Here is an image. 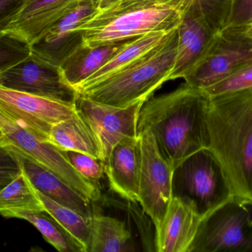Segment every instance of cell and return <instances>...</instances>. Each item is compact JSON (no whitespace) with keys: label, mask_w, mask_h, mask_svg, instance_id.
I'll list each match as a JSON object with an SVG mask.
<instances>
[{"label":"cell","mask_w":252,"mask_h":252,"mask_svg":"<svg viewBox=\"0 0 252 252\" xmlns=\"http://www.w3.org/2000/svg\"><path fill=\"white\" fill-rule=\"evenodd\" d=\"M209 99L204 90L185 82L170 93L150 98L139 111L137 133L149 130L175 170L185 159L208 147Z\"/></svg>","instance_id":"cell-1"},{"label":"cell","mask_w":252,"mask_h":252,"mask_svg":"<svg viewBox=\"0 0 252 252\" xmlns=\"http://www.w3.org/2000/svg\"><path fill=\"white\" fill-rule=\"evenodd\" d=\"M208 147L234 198L252 202V88L210 96Z\"/></svg>","instance_id":"cell-2"},{"label":"cell","mask_w":252,"mask_h":252,"mask_svg":"<svg viewBox=\"0 0 252 252\" xmlns=\"http://www.w3.org/2000/svg\"><path fill=\"white\" fill-rule=\"evenodd\" d=\"M189 7L174 3L99 0L97 11L78 29L82 31L85 47L123 42L147 33L177 28Z\"/></svg>","instance_id":"cell-3"},{"label":"cell","mask_w":252,"mask_h":252,"mask_svg":"<svg viewBox=\"0 0 252 252\" xmlns=\"http://www.w3.org/2000/svg\"><path fill=\"white\" fill-rule=\"evenodd\" d=\"M178 28L158 47L137 62L77 94L121 108L146 102L169 81L177 53Z\"/></svg>","instance_id":"cell-4"},{"label":"cell","mask_w":252,"mask_h":252,"mask_svg":"<svg viewBox=\"0 0 252 252\" xmlns=\"http://www.w3.org/2000/svg\"><path fill=\"white\" fill-rule=\"evenodd\" d=\"M1 145L56 175L83 197L93 202L101 196L97 183L85 179L75 170L64 151L48 142L40 140L0 108Z\"/></svg>","instance_id":"cell-5"},{"label":"cell","mask_w":252,"mask_h":252,"mask_svg":"<svg viewBox=\"0 0 252 252\" xmlns=\"http://www.w3.org/2000/svg\"><path fill=\"white\" fill-rule=\"evenodd\" d=\"M173 189V195L194 201L205 217L234 198L220 165L207 149L176 167Z\"/></svg>","instance_id":"cell-6"},{"label":"cell","mask_w":252,"mask_h":252,"mask_svg":"<svg viewBox=\"0 0 252 252\" xmlns=\"http://www.w3.org/2000/svg\"><path fill=\"white\" fill-rule=\"evenodd\" d=\"M252 252V202L232 198L204 217L189 252Z\"/></svg>","instance_id":"cell-7"},{"label":"cell","mask_w":252,"mask_h":252,"mask_svg":"<svg viewBox=\"0 0 252 252\" xmlns=\"http://www.w3.org/2000/svg\"><path fill=\"white\" fill-rule=\"evenodd\" d=\"M140 146L139 204L158 230L173 197V170L149 130L138 133Z\"/></svg>","instance_id":"cell-8"},{"label":"cell","mask_w":252,"mask_h":252,"mask_svg":"<svg viewBox=\"0 0 252 252\" xmlns=\"http://www.w3.org/2000/svg\"><path fill=\"white\" fill-rule=\"evenodd\" d=\"M251 62L252 41L222 30L183 78L189 85L205 90Z\"/></svg>","instance_id":"cell-9"},{"label":"cell","mask_w":252,"mask_h":252,"mask_svg":"<svg viewBox=\"0 0 252 252\" xmlns=\"http://www.w3.org/2000/svg\"><path fill=\"white\" fill-rule=\"evenodd\" d=\"M0 108L41 141L48 142L52 127L78 112L76 102L56 100L0 86Z\"/></svg>","instance_id":"cell-10"},{"label":"cell","mask_w":252,"mask_h":252,"mask_svg":"<svg viewBox=\"0 0 252 252\" xmlns=\"http://www.w3.org/2000/svg\"><path fill=\"white\" fill-rule=\"evenodd\" d=\"M0 86L16 91L56 100H75L77 92L54 66L31 53L28 57L0 72Z\"/></svg>","instance_id":"cell-11"},{"label":"cell","mask_w":252,"mask_h":252,"mask_svg":"<svg viewBox=\"0 0 252 252\" xmlns=\"http://www.w3.org/2000/svg\"><path fill=\"white\" fill-rule=\"evenodd\" d=\"M77 107L97 136L106 163L113 148L127 137H137L139 111L145 102L121 108L77 95Z\"/></svg>","instance_id":"cell-12"},{"label":"cell","mask_w":252,"mask_h":252,"mask_svg":"<svg viewBox=\"0 0 252 252\" xmlns=\"http://www.w3.org/2000/svg\"><path fill=\"white\" fill-rule=\"evenodd\" d=\"M99 0H87L58 21L45 34L31 45V53L56 67L83 45V33L78 27L97 11Z\"/></svg>","instance_id":"cell-13"},{"label":"cell","mask_w":252,"mask_h":252,"mask_svg":"<svg viewBox=\"0 0 252 252\" xmlns=\"http://www.w3.org/2000/svg\"><path fill=\"white\" fill-rule=\"evenodd\" d=\"M219 33L200 4L191 5L178 28L177 53L169 81L183 78L207 52Z\"/></svg>","instance_id":"cell-14"},{"label":"cell","mask_w":252,"mask_h":252,"mask_svg":"<svg viewBox=\"0 0 252 252\" xmlns=\"http://www.w3.org/2000/svg\"><path fill=\"white\" fill-rule=\"evenodd\" d=\"M204 217L194 201L173 195L156 232V251L189 252Z\"/></svg>","instance_id":"cell-15"},{"label":"cell","mask_w":252,"mask_h":252,"mask_svg":"<svg viewBox=\"0 0 252 252\" xmlns=\"http://www.w3.org/2000/svg\"><path fill=\"white\" fill-rule=\"evenodd\" d=\"M87 0H24L3 32L10 33L30 45L58 21Z\"/></svg>","instance_id":"cell-16"},{"label":"cell","mask_w":252,"mask_h":252,"mask_svg":"<svg viewBox=\"0 0 252 252\" xmlns=\"http://www.w3.org/2000/svg\"><path fill=\"white\" fill-rule=\"evenodd\" d=\"M140 167L139 136L126 138L113 148L104 164L111 189L124 199L139 202Z\"/></svg>","instance_id":"cell-17"},{"label":"cell","mask_w":252,"mask_h":252,"mask_svg":"<svg viewBox=\"0 0 252 252\" xmlns=\"http://www.w3.org/2000/svg\"><path fill=\"white\" fill-rule=\"evenodd\" d=\"M17 155L24 174L37 191L58 204L72 209L86 217H92L93 209L91 208V201L42 166Z\"/></svg>","instance_id":"cell-18"},{"label":"cell","mask_w":252,"mask_h":252,"mask_svg":"<svg viewBox=\"0 0 252 252\" xmlns=\"http://www.w3.org/2000/svg\"><path fill=\"white\" fill-rule=\"evenodd\" d=\"M173 30L147 33L126 41L103 67L78 85L75 90L78 92L93 87L126 69L158 47Z\"/></svg>","instance_id":"cell-19"},{"label":"cell","mask_w":252,"mask_h":252,"mask_svg":"<svg viewBox=\"0 0 252 252\" xmlns=\"http://www.w3.org/2000/svg\"><path fill=\"white\" fill-rule=\"evenodd\" d=\"M48 142L61 150L83 152L103 161L97 136L79 109L72 118L52 127Z\"/></svg>","instance_id":"cell-20"},{"label":"cell","mask_w":252,"mask_h":252,"mask_svg":"<svg viewBox=\"0 0 252 252\" xmlns=\"http://www.w3.org/2000/svg\"><path fill=\"white\" fill-rule=\"evenodd\" d=\"M124 42L96 47L81 46L59 67L65 82L75 90L78 85L103 67Z\"/></svg>","instance_id":"cell-21"},{"label":"cell","mask_w":252,"mask_h":252,"mask_svg":"<svg viewBox=\"0 0 252 252\" xmlns=\"http://www.w3.org/2000/svg\"><path fill=\"white\" fill-rule=\"evenodd\" d=\"M131 243V234L125 222L100 214L96 209H93L88 252L134 251Z\"/></svg>","instance_id":"cell-22"},{"label":"cell","mask_w":252,"mask_h":252,"mask_svg":"<svg viewBox=\"0 0 252 252\" xmlns=\"http://www.w3.org/2000/svg\"><path fill=\"white\" fill-rule=\"evenodd\" d=\"M7 218L26 220L42 235L45 241L60 252H84L82 247L45 211H16L9 213Z\"/></svg>","instance_id":"cell-23"},{"label":"cell","mask_w":252,"mask_h":252,"mask_svg":"<svg viewBox=\"0 0 252 252\" xmlns=\"http://www.w3.org/2000/svg\"><path fill=\"white\" fill-rule=\"evenodd\" d=\"M35 191L45 212L56 219V221L82 247L84 252H88L91 239L92 217H86L72 209L58 204L36 189Z\"/></svg>","instance_id":"cell-24"},{"label":"cell","mask_w":252,"mask_h":252,"mask_svg":"<svg viewBox=\"0 0 252 252\" xmlns=\"http://www.w3.org/2000/svg\"><path fill=\"white\" fill-rule=\"evenodd\" d=\"M16 211H45L35 188L24 173L0 192V215Z\"/></svg>","instance_id":"cell-25"},{"label":"cell","mask_w":252,"mask_h":252,"mask_svg":"<svg viewBox=\"0 0 252 252\" xmlns=\"http://www.w3.org/2000/svg\"><path fill=\"white\" fill-rule=\"evenodd\" d=\"M128 2H158L185 4L191 6L198 4L216 31H221L230 10L232 0H123Z\"/></svg>","instance_id":"cell-26"},{"label":"cell","mask_w":252,"mask_h":252,"mask_svg":"<svg viewBox=\"0 0 252 252\" xmlns=\"http://www.w3.org/2000/svg\"><path fill=\"white\" fill-rule=\"evenodd\" d=\"M31 53V45L25 40L10 33L0 34V72L14 66Z\"/></svg>","instance_id":"cell-27"},{"label":"cell","mask_w":252,"mask_h":252,"mask_svg":"<svg viewBox=\"0 0 252 252\" xmlns=\"http://www.w3.org/2000/svg\"><path fill=\"white\" fill-rule=\"evenodd\" d=\"M252 88V62L219 82L205 89L210 96Z\"/></svg>","instance_id":"cell-28"},{"label":"cell","mask_w":252,"mask_h":252,"mask_svg":"<svg viewBox=\"0 0 252 252\" xmlns=\"http://www.w3.org/2000/svg\"><path fill=\"white\" fill-rule=\"evenodd\" d=\"M64 152L72 167L83 177L96 183L103 177L104 163L101 160L83 152Z\"/></svg>","instance_id":"cell-29"},{"label":"cell","mask_w":252,"mask_h":252,"mask_svg":"<svg viewBox=\"0 0 252 252\" xmlns=\"http://www.w3.org/2000/svg\"><path fill=\"white\" fill-rule=\"evenodd\" d=\"M22 173L17 154L0 144V192Z\"/></svg>","instance_id":"cell-30"},{"label":"cell","mask_w":252,"mask_h":252,"mask_svg":"<svg viewBox=\"0 0 252 252\" xmlns=\"http://www.w3.org/2000/svg\"><path fill=\"white\" fill-rule=\"evenodd\" d=\"M252 22V0H232L229 15L222 30L241 28Z\"/></svg>","instance_id":"cell-31"},{"label":"cell","mask_w":252,"mask_h":252,"mask_svg":"<svg viewBox=\"0 0 252 252\" xmlns=\"http://www.w3.org/2000/svg\"><path fill=\"white\" fill-rule=\"evenodd\" d=\"M24 0H0V34L22 7Z\"/></svg>","instance_id":"cell-32"},{"label":"cell","mask_w":252,"mask_h":252,"mask_svg":"<svg viewBox=\"0 0 252 252\" xmlns=\"http://www.w3.org/2000/svg\"><path fill=\"white\" fill-rule=\"evenodd\" d=\"M227 31H232L238 35L241 36L244 38H247L252 41V22L246 25V26L241 27V28H233V29H224Z\"/></svg>","instance_id":"cell-33"},{"label":"cell","mask_w":252,"mask_h":252,"mask_svg":"<svg viewBox=\"0 0 252 252\" xmlns=\"http://www.w3.org/2000/svg\"><path fill=\"white\" fill-rule=\"evenodd\" d=\"M2 133H1V130H0V144H1V141H2Z\"/></svg>","instance_id":"cell-34"}]
</instances>
